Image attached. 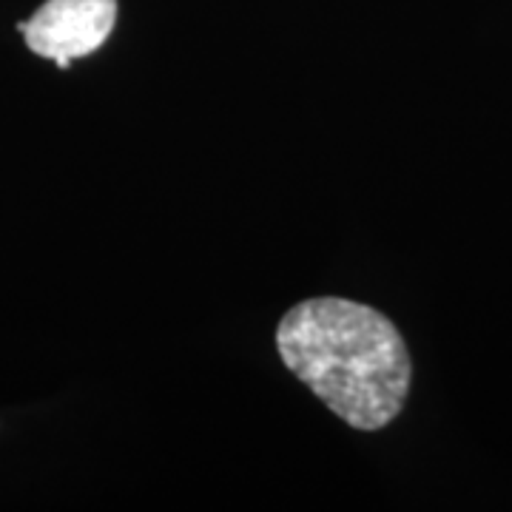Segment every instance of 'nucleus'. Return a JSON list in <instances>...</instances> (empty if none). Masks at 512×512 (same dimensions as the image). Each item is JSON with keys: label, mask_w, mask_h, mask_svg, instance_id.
Masks as SVG:
<instances>
[{"label": "nucleus", "mask_w": 512, "mask_h": 512, "mask_svg": "<svg viewBox=\"0 0 512 512\" xmlns=\"http://www.w3.org/2000/svg\"><path fill=\"white\" fill-rule=\"evenodd\" d=\"M276 350L285 367L356 430H382L402 413L410 353L396 325L350 299H305L282 316Z\"/></svg>", "instance_id": "nucleus-1"}, {"label": "nucleus", "mask_w": 512, "mask_h": 512, "mask_svg": "<svg viewBox=\"0 0 512 512\" xmlns=\"http://www.w3.org/2000/svg\"><path fill=\"white\" fill-rule=\"evenodd\" d=\"M114 20L117 0H46L18 29L35 55L69 69L74 57L92 55L106 43Z\"/></svg>", "instance_id": "nucleus-2"}]
</instances>
